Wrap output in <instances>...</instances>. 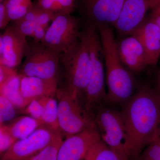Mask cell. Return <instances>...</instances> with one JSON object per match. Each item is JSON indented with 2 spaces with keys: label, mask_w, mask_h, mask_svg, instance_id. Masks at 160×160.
I'll return each mask as SVG.
<instances>
[{
  "label": "cell",
  "mask_w": 160,
  "mask_h": 160,
  "mask_svg": "<svg viewBox=\"0 0 160 160\" xmlns=\"http://www.w3.org/2000/svg\"><path fill=\"white\" fill-rule=\"evenodd\" d=\"M82 26L80 18L71 14L57 12L42 43L61 55L78 41Z\"/></svg>",
  "instance_id": "52a82bcc"
},
{
  "label": "cell",
  "mask_w": 160,
  "mask_h": 160,
  "mask_svg": "<svg viewBox=\"0 0 160 160\" xmlns=\"http://www.w3.org/2000/svg\"><path fill=\"white\" fill-rule=\"evenodd\" d=\"M117 45L120 60L132 73H139L149 66L145 49L134 33L122 37Z\"/></svg>",
  "instance_id": "30bf717a"
},
{
  "label": "cell",
  "mask_w": 160,
  "mask_h": 160,
  "mask_svg": "<svg viewBox=\"0 0 160 160\" xmlns=\"http://www.w3.org/2000/svg\"><path fill=\"white\" fill-rule=\"evenodd\" d=\"M47 97L48 96L43 97L32 101L23 109L24 113L29 115V116L38 120L44 124L42 120V112L43 105Z\"/></svg>",
  "instance_id": "cb8c5ba5"
},
{
  "label": "cell",
  "mask_w": 160,
  "mask_h": 160,
  "mask_svg": "<svg viewBox=\"0 0 160 160\" xmlns=\"http://www.w3.org/2000/svg\"><path fill=\"white\" fill-rule=\"evenodd\" d=\"M159 2H160V0H151L152 7V9Z\"/></svg>",
  "instance_id": "e575fe53"
},
{
  "label": "cell",
  "mask_w": 160,
  "mask_h": 160,
  "mask_svg": "<svg viewBox=\"0 0 160 160\" xmlns=\"http://www.w3.org/2000/svg\"><path fill=\"white\" fill-rule=\"evenodd\" d=\"M42 125V122L31 117L22 116L14 118L6 126L12 135L18 141L28 137Z\"/></svg>",
  "instance_id": "2e32d148"
},
{
  "label": "cell",
  "mask_w": 160,
  "mask_h": 160,
  "mask_svg": "<svg viewBox=\"0 0 160 160\" xmlns=\"http://www.w3.org/2000/svg\"><path fill=\"white\" fill-rule=\"evenodd\" d=\"M10 21L5 3H0V29L6 28Z\"/></svg>",
  "instance_id": "1f68e13d"
},
{
  "label": "cell",
  "mask_w": 160,
  "mask_h": 160,
  "mask_svg": "<svg viewBox=\"0 0 160 160\" xmlns=\"http://www.w3.org/2000/svg\"><path fill=\"white\" fill-rule=\"evenodd\" d=\"M152 9L151 0H124L114 28L122 37L134 32L144 22L147 11Z\"/></svg>",
  "instance_id": "7c38bea8"
},
{
  "label": "cell",
  "mask_w": 160,
  "mask_h": 160,
  "mask_svg": "<svg viewBox=\"0 0 160 160\" xmlns=\"http://www.w3.org/2000/svg\"><path fill=\"white\" fill-rule=\"evenodd\" d=\"M63 142L62 133L60 132L49 145L29 160H57L59 150Z\"/></svg>",
  "instance_id": "44dd1931"
},
{
  "label": "cell",
  "mask_w": 160,
  "mask_h": 160,
  "mask_svg": "<svg viewBox=\"0 0 160 160\" xmlns=\"http://www.w3.org/2000/svg\"><path fill=\"white\" fill-rule=\"evenodd\" d=\"M84 160H121L102 139L98 141L89 148Z\"/></svg>",
  "instance_id": "d6986e66"
},
{
  "label": "cell",
  "mask_w": 160,
  "mask_h": 160,
  "mask_svg": "<svg viewBox=\"0 0 160 160\" xmlns=\"http://www.w3.org/2000/svg\"><path fill=\"white\" fill-rule=\"evenodd\" d=\"M150 18L153 20L160 29V2L152 9Z\"/></svg>",
  "instance_id": "836d02e7"
},
{
  "label": "cell",
  "mask_w": 160,
  "mask_h": 160,
  "mask_svg": "<svg viewBox=\"0 0 160 160\" xmlns=\"http://www.w3.org/2000/svg\"><path fill=\"white\" fill-rule=\"evenodd\" d=\"M23 75L19 73L17 76L12 79L0 89V94L6 98L16 109H22L26 107L25 101L21 92V80Z\"/></svg>",
  "instance_id": "e0dca14e"
},
{
  "label": "cell",
  "mask_w": 160,
  "mask_h": 160,
  "mask_svg": "<svg viewBox=\"0 0 160 160\" xmlns=\"http://www.w3.org/2000/svg\"><path fill=\"white\" fill-rule=\"evenodd\" d=\"M16 108L6 98L0 95V126L14 119L16 115Z\"/></svg>",
  "instance_id": "7402d4cb"
},
{
  "label": "cell",
  "mask_w": 160,
  "mask_h": 160,
  "mask_svg": "<svg viewBox=\"0 0 160 160\" xmlns=\"http://www.w3.org/2000/svg\"><path fill=\"white\" fill-rule=\"evenodd\" d=\"M42 120L44 125L54 131L60 132L58 118V102L54 96L46 97L43 106Z\"/></svg>",
  "instance_id": "ac0fdd59"
},
{
  "label": "cell",
  "mask_w": 160,
  "mask_h": 160,
  "mask_svg": "<svg viewBox=\"0 0 160 160\" xmlns=\"http://www.w3.org/2000/svg\"><path fill=\"white\" fill-rule=\"evenodd\" d=\"M0 37L4 44V52L0 57V64L16 69L28 50L29 44L26 38L18 33L13 25L7 26Z\"/></svg>",
  "instance_id": "4fadbf2b"
},
{
  "label": "cell",
  "mask_w": 160,
  "mask_h": 160,
  "mask_svg": "<svg viewBox=\"0 0 160 160\" xmlns=\"http://www.w3.org/2000/svg\"><path fill=\"white\" fill-rule=\"evenodd\" d=\"M100 139L96 126L68 136L60 146L57 160H84L89 148Z\"/></svg>",
  "instance_id": "8fae6325"
},
{
  "label": "cell",
  "mask_w": 160,
  "mask_h": 160,
  "mask_svg": "<svg viewBox=\"0 0 160 160\" xmlns=\"http://www.w3.org/2000/svg\"><path fill=\"white\" fill-rule=\"evenodd\" d=\"M126 127L130 159L138 160L156 137L160 126V94L143 86L123 105L120 111Z\"/></svg>",
  "instance_id": "6da1fadb"
},
{
  "label": "cell",
  "mask_w": 160,
  "mask_h": 160,
  "mask_svg": "<svg viewBox=\"0 0 160 160\" xmlns=\"http://www.w3.org/2000/svg\"><path fill=\"white\" fill-rule=\"evenodd\" d=\"M13 26L18 33L25 37L32 38L38 26L37 22H30L19 19L13 22Z\"/></svg>",
  "instance_id": "d4e9b609"
},
{
  "label": "cell",
  "mask_w": 160,
  "mask_h": 160,
  "mask_svg": "<svg viewBox=\"0 0 160 160\" xmlns=\"http://www.w3.org/2000/svg\"><path fill=\"white\" fill-rule=\"evenodd\" d=\"M157 136L158 138L159 139L160 141V126L158 130L157 134Z\"/></svg>",
  "instance_id": "d590c367"
},
{
  "label": "cell",
  "mask_w": 160,
  "mask_h": 160,
  "mask_svg": "<svg viewBox=\"0 0 160 160\" xmlns=\"http://www.w3.org/2000/svg\"><path fill=\"white\" fill-rule=\"evenodd\" d=\"M56 14V12H54L46 10L42 8V10L37 20V22L41 26H49V22L53 20Z\"/></svg>",
  "instance_id": "83f0119b"
},
{
  "label": "cell",
  "mask_w": 160,
  "mask_h": 160,
  "mask_svg": "<svg viewBox=\"0 0 160 160\" xmlns=\"http://www.w3.org/2000/svg\"><path fill=\"white\" fill-rule=\"evenodd\" d=\"M124 0H79V9L85 22L98 27H114Z\"/></svg>",
  "instance_id": "9c48e42d"
},
{
  "label": "cell",
  "mask_w": 160,
  "mask_h": 160,
  "mask_svg": "<svg viewBox=\"0 0 160 160\" xmlns=\"http://www.w3.org/2000/svg\"><path fill=\"white\" fill-rule=\"evenodd\" d=\"M138 160H160V141L157 136L142 152Z\"/></svg>",
  "instance_id": "603a6c76"
},
{
  "label": "cell",
  "mask_w": 160,
  "mask_h": 160,
  "mask_svg": "<svg viewBox=\"0 0 160 160\" xmlns=\"http://www.w3.org/2000/svg\"><path fill=\"white\" fill-rule=\"evenodd\" d=\"M42 8L38 2L34 3L32 9L28 11L26 14L20 19L30 22H37Z\"/></svg>",
  "instance_id": "f546056e"
},
{
  "label": "cell",
  "mask_w": 160,
  "mask_h": 160,
  "mask_svg": "<svg viewBox=\"0 0 160 160\" xmlns=\"http://www.w3.org/2000/svg\"><path fill=\"white\" fill-rule=\"evenodd\" d=\"M146 51L149 66L157 65L160 58V29L149 17L145 19L134 32Z\"/></svg>",
  "instance_id": "5bb4252c"
},
{
  "label": "cell",
  "mask_w": 160,
  "mask_h": 160,
  "mask_svg": "<svg viewBox=\"0 0 160 160\" xmlns=\"http://www.w3.org/2000/svg\"><path fill=\"white\" fill-rule=\"evenodd\" d=\"M25 58L20 69L21 74L45 79L58 78L60 55L42 43L34 41L29 44Z\"/></svg>",
  "instance_id": "8992f818"
},
{
  "label": "cell",
  "mask_w": 160,
  "mask_h": 160,
  "mask_svg": "<svg viewBox=\"0 0 160 160\" xmlns=\"http://www.w3.org/2000/svg\"><path fill=\"white\" fill-rule=\"evenodd\" d=\"M101 139L121 160H130L126 127L120 112L102 107L94 115Z\"/></svg>",
  "instance_id": "277c9868"
},
{
  "label": "cell",
  "mask_w": 160,
  "mask_h": 160,
  "mask_svg": "<svg viewBox=\"0 0 160 160\" xmlns=\"http://www.w3.org/2000/svg\"><path fill=\"white\" fill-rule=\"evenodd\" d=\"M98 27L104 51L107 101L123 105L135 93V80L120 60L112 27Z\"/></svg>",
  "instance_id": "7a4b0ae2"
},
{
  "label": "cell",
  "mask_w": 160,
  "mask_h": 160,
  "mask_svg": "<svg viewBox=\"0 0 160 160\" xmlns=\"http://www.w3.org/2000/svg\"><path fill=\"white\" fill-rule=\"evenodd\" d=\"M40 7L46 10L61 12V9L56 0H38Z\"/></svg>",
  "instance_id": "f1b7e54d"
},
{
  "label": "cell",
  "mask_w": 160,
  "mask_h": 160,
  "mask_svg": "<svg viewBox=\"0 0 160 160\" xmlns=\"http://www.w3.org/2000/svg\"><path fill=\"white\" fill-rule=\"evenodd\" d=\"M60 132L46 125H42L28 137L17 141L4 153L1 160H29L49 145Z\"/></svg>",
  "instance_id": "ba28073f"
},
{
  "label": "cell",
  "mask_w": 160,
  "mask_h": 160,
  "mask_svg": "<svg viewBox=\"0 0 160 160\" xmlns=\"http://www.w3.org/2000/svg\"><path fill=\"white\" fill-rule=\"evenodd\" d=\"M11 21H18L32 9L34 3L31 0H5L4 2Z\"/></svg>",
  "instance_id": "ffe728a7"
},
{
  "label": "cell",
  "mask_w": 160,
  "mask_h": 160,
  "mask_svg": "<svg viewBox=\"0 0 160 160\" xmlns=\"http://www.w3.org/2000/svg\"><path fill=\"white\" fill-rule=\"evenodd\" d=\"M60 63L65 69L66 88L82 104L90 79L91 67L88 52L79 38L60 55Z\"/></svg>",
  "instance_id": "3957f363"
},
{
  "label": "cell",
  "mask_w": 160,
  "mask_h": 160,
  "mask_svg": "<svg viewBox=\"0 0 160 160\" xmlns=\"http://www.w3.org/2000/svg\"><path fill=\"white\" fill-rule=\"evenodd\" d=\"M58 83V78L45 79L23 75L21 80V92L26 106L33 100L43 97L56 96Z\"/></svg>",
  "instance_id": "9a60e30c"
},
{
  "label": "cell",
  "mask_w": 160,
  "mask_h": 160,
  "mask_svg": "<svg viewBox=\"0 0 160 160\" xmlns=\"http://www.w3.org/2000/svg\"><path fill=\"white\" fill-rule=\"evenodd\" d=\"M5 1V0H0V3L3 2H4Z\"/></svg>",
  "instance_id": "8d00e7d4"
},
{
  "label": "cell",
  "mask_w": 160,
  "mask_h": 160,
  "mask_svg": "<svg viewBox=\"0 0 160 160\" xmlns=\"http://www.w3.org/2000/svg\"><path fill=\"white\" fill-rule=\"evenodd\" d=\"M61 9V12L71 14L75 7L74 0H56Z\"/></svg>",
  "instance_id": "4dcf8cb0"
},
{
  "label": "cell",
  "mask_w": 160,
  "mask_h": 160,
  "mask_svg": "<svg viewBox=\"0 0 160 160\" xmlns=\"http://www.w3.org/2000/svg\"><path fill=\"white\" fill-rule=\"evenodd\" d=\"M56 96L58 100V118L61 133L68 136L96 126L94 118L66 87L58 89Z\"/></svg>",
  "instance_id": "5b68a950"
},
{
  "label": "cell",
  "mask_w": 160,
  "mask_h": 160,
  "mask_svg": "<svg viewBox=\"0 0 160 160\" xmlns=\"http://www.w3.org/2000/svg\"><path fill=\"white\" fill-rule=\"evenodd\" d=\"M49 27V26H41L38 24L32 37L35 42H43Z\"/></svg>",
  "instance_id": "d6a6232c"
},
{
  "label": "cell",
  "mask_w": 160,
  "mask_h": 160,
  "mask_svg": "<svg viewBox=\"0 0 160 160\" xmlns=\"http://www.w3.org/2000/svg\"><path fill=\"white\" fill-rule=\"evenodd\" d=\"M18 140L11 134L7 126L3 125L0 127V152L1 154L6 152Z\"/></svg>",
  "instance_id": "484cf974"
},
{
  "label": "cell",
  "mask_w": 160,
  "mask_h": 160,
  "mask_svg": "<svg viewBox=\"0 0 160 160\" xmlns=\"http://www.w3.org/2000/svg\"><path fill=\"white\" fill-rule=\"evenodd\" d=\"M18 74L16 69L0 64V89Z\"/></svg>",
  "instance_id": "4316f807"
}]
</instances>
